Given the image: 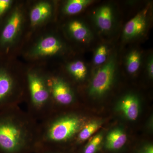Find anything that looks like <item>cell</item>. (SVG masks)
<instances>
[{
    "mask_svg": "<svg viewBox=\"0 0 153 153\" xmlns=\"http://www.w3.org/2000/svg\"><path fill=\"white\" fill-rule=\"evenodd\" d=\"M38 123L19 106L0 111V153L36 152Z\"/></svg>",
    "mask_w": 153,
    "mask_h": 153,
    "instance_id": "obj_1",
    "label": "cell"
},
{
    "mask_svg": "<svg viewBox=\"0 0 153 153\" xmlns=\"http://www.w3.org/2000/svg\"><path fill=\"white\" fill-rule=\"evenodd\" d=\"M84 120L73 111L55 112L38 123V149H56L75 140Z\"/></svg>",
    "mask_w": 153,
    "mask_h": 153,
    "instance_id": "obj_2",
    "label": "cell"
},
{
    "mask_svg": "<svg viewBox=\"0 0 153 153\" xmlns=\"http://www.w3.org/2000/svg\"><path fill=\"white\" fill-rule=\"evenodd\" d=\"M26 98L29 114L38 122L54 113L46 74L31 70L25 74Z\"/></svg>",
    "mask_w": 153,
    "mask_h": 153,
    "instance_id": "obj_3",
    "label": "cell"
},
{
    "mask_svg": "<svg viewBox=\"0 0 153 153\" xmlns=\"http://www.w3.org/2000/svg\"><path fill=\"white\" fill-rule=\"evenodd\" d=\"M26 98L25 74L0 66V111L19 106Z\"/></svg>",
    "mask_w": 153,
    "mask_h": 153,
    "instance_id": "obj_4",
    "label": "cell"
},
{
    "mask_svg": "<svg viewBox=\"0 0 153 153\" xmlns=\"http://www.w3.org/2000/svg\"><path fill=\"white\" fill-rule=\"evenodd\" d=\"M46 79L54 113L58 111L60 108H67L74 105L76 102L75 93L66 79L53 74H46Z\"/></svg>",
    "mask_w": 153,
    "mask_h": 153,
    "instance_id": "obj_5",
    "label": "cell"
},
{
    "mask_svg": "<svg viewBox=\"0 0 153 153\" xmlns=\"http://www.w3.org/2000/svg\"><path fill=\"white\" fill-rule=\"evenodd\" d=\"M116 68L115 57L111 56L94 74L89 87L90 95L101 96L110 89L114 79Z\"/></svg>",
    "mask_w": 153,
    "mask_h": 153,
    "instance_id": "obj_6",
    "label": "cell"
},
{
    "mask_svg": "<svg viewBox=\"0 0 153 153\" xmlns=\"http://www.w3.org/2000/svg\"><path fill=\"white\" fill-rule=\"evenodd\" d=\"M23 22V16L19 9L14 10L9 16L0 33V48L7 51L17 40Z\"/></svg>",
    "mask_w": 153,
    "mask_h": 153,
    "instance_id": "obj_7",
    "label": "cell"
},
{
    "mask_svg": "<svg viewBox=\"0 0 153 153\" xmlns=\"http://www.w3.org/2000/svg\"><path fill=\"white\" fill-rule=\"evenodd\" d=\"M63 49V43L59 38L49 35L40 39L30 49L29 54L33 58H43L58 55Z\"/></svg>",
    "mask_w": 153,
    "mask_h": 153,
    "instance_id": "obj_8",
    "label": "cell"
},
{
    "mask_svg": "<svg viewBox=\"0 0 153 153\" xmlns=\"http://www.w3.org/2000/svg\"><path fill=\"white\" fill-rule=\"evenodd\" d=\"M148 17L147 10H144L129 21L123 29L124 39L131 40L142 35L147 27Z\"/></svg>",
    "mask_w": 153,
    "mask_h": 153,
    "instance_id": "obj_9",
    "label": "cell"
},
{
    "mask_svg": "<svg viewBox=\"0 0 153 153\" xmlns=\"http://www.w3.org/2000/svg\"><path fill=\"white\" fill-rule=\"evenodd\" d=\"M96 25L102 32H107L111 29L113 24V13L110 6L103 5L99 8L94 15Z\"/></svg>",
    "mask_w": 153,
    "mask_h": 153,
    "instance_id": "obj_10",
    "label": "cell"
},
{
    "mask_svg": "<svg viewBox=\"0 0 153 153\" xmlns=\"http://www.w3.org/2000/svg\"><path fill=\"white\" fill-rule=\"evenodd\" d=\"M52 6L49 2L41 1L34 6L30 13L31 25L36 26L45 22L52 15Z\"/></svg>",
    "mask_w": 153,
    "mask_h": 153,
    "instance_id": "obj_11",
    "label": "cell"
},
{
    "mask_svg": "<svg viewBox=\"0 0 153 153\" xmlns=\"http://www.w3.org/2000/svg\"><path fill=\"white\" fill-rule=\"evenodd\" d=\"M119 108L128 120H135L139 114V102L135 96L128 94L121 100Z\"/></svg>",
    "mask_w": 153,
    "mask_h": 153,
    "instance_id": "obj_12",
    "label": "cell"
},
{
    "mask_svg": "<svg viewBox=\"0 0 153 153\" xmlns=\"http://www.w3.org/2000/svg\"><path fill=\"white\" fill-rule=\"evenodd\" d=\"M127 140L126 135L122 129H114L106 137L105 147L110 150H117L124 146Z\"/></svg>",
    "mask_w": 153,
    "mask_h": 153,
    "instance_id": "obj_13",
    "label": "cell"
},
{
    "mask_svg": "<svg viewBox=\"0 0 153 153\" xmlns=\"http://www.w3.org/2000/svg\"><path fill=\"white\" fill-rule=\"evenodd\" d=\"M67 28L70 35L76 41L85 42L90 38V31L80 21L76 20L71 21L68 23Z\"/></svg>",
    "mask_w": 153,
    "mask_h": 153,
    "instance_id": "obj_14",
    "label": "cell"
},
{
    "mask_svg": "<svg viewBox=\"0 0 153 153\" xmlns=\"http://www.w3.org/2000/svg\"><path fill=\"white\" fill-rule=\"evenodd\" d=\"M66 70L70 75L75 80H83L87 74V68L85 63L81 60L72 61L68 64Z\"/></svg>",
    "mask_w": 153,
    "mask_h": 153,
    "instance_id": "obj_15",
    "label": "cell"
},
{
    "mask_svg": "<svg viewBox=\"0 0 153 153\" xmlns=\"http://www.w3.org/2000/svg\"><path fill=\"white\" fill-rule=\"evenodd\" d=\"M102 124L100 121L94 120L83 126L75 138L76 143H79L88 139L100 128Z\"/></svg>",
    "mask_w": 153,
    "mask_h": 153,
    "instance_id": "obj_16",
    "label": "cell"
},
{
    "mask_svg": "<svg viewBox=\"0 0 153 153\" xmlns=\"http://www.w3.org/2000/svg\"><path fill=\"white\" fill-rule=\"evenodd\" d=\"M91 2L90 0H69L64 5L63 11L68 15H76L82 12Z\"/></svg>",
    "mask_w": 153,
    "mask_h": 153,
    "instance_id": "obj_17",
    "label": "cell"
},
{
    "mask_svg": "<svg viewBox=\"0 0 153 153\" xmlns=\"http://www.w3.org/2000/svg\"><path fill=\"white\" fill-rule=\"evenodd\" d=\"M141 63V55L137 50L131 51L127 57L126 67L129 73L134 74L138 71Z\"/></svg>",
    "mask_w": 153,
    "mask_h": 153,
    "instance_id": "obj_18",
    "label": "cell"
},
{
    "mask_svg": "<svg viewBox=\"0 0 153 153\" xmlns=\"http://www.w3.org/2000/svg\"><path fill=\"white\" fill-rule=\"evenodd\" d=\"M108 49L106 46L100 45L96 50L94 56V63L96 66L104 64L108 60Z\"/></svg>",
    "mask_w": 153,
    "mask_h": 153,
    "instance_id": "obj_19",
    "label": "cell"
},
{
    "mask_svg": "<svg viewBox=\"0 0 153 153\" xmlns=\"http://www.w3.org/2000/svg\"><path fill=\"white\" fill-rule=\"evenodd\" d=\"M102 139V133H100L97 134L85 146L83 153H96L100 146Z\"/></svg>",
    "mask_w": 153,
    "mask_h": 153,
    "instance_id": "obj_20",
    "label": "cell"
},
{
    "mask_svg": "<svg viewBox=\"0 0 153 153\" xmlns=\"http://www.w3.org/2000/svg\"><path fill=\"white\" fill-rule=\"evenodd\" d=\"M12 4L13 1L11 0H0V17L10 8Z\"/></svg>",
    "mask_w": 153,
    "mask_h": 153,
    "instance_id": "obj_21",
    "label": "cell"
},
{
    "mask_svg": "<svg viewBox=\"0 0 153 153\" xmlns=\"http://www.w3.org/2000/svg\"><path fill=\"white\" fill-rule=\"evenodd\" d=\"M36 153H60L56 149L50 148H41L38 149Z\"/></svg>",
    "mask_w": 153,
    "mask_h": 153,
    "instance_id": "obj_22",
    "label": "cell"
},
{
    "mask_svg": "<svg viewBox=\"0 0 153 153\" xmlns=\"http://www.w3.org/2000/svg\"><path fill=\"white\" fill-rule=\"evenodd\" d=\"M147 70L149 76L151 78L153 76V60L152 57H151L149 59L147 64Z\"/></svg>",
    "mask_w": 153,
    "mask_h": 153,
    "instance_id": "obj_23",
    "label": "cell"
},
{
    "mask_svg": "<svg viewBox=\"0 0 153 153\" xmlns=\"http://www.w3.org/2000/svg\"><path fill=\"white\" fill-rule=\"evenodd\" d=\"M139 153H153V145H148L145 146Z\"/></svg>",
    "mask_w": 153,
    "mask_h": 153,
    "instance_id": "obj_24",
    "label": "cell"
}]
</instances>
